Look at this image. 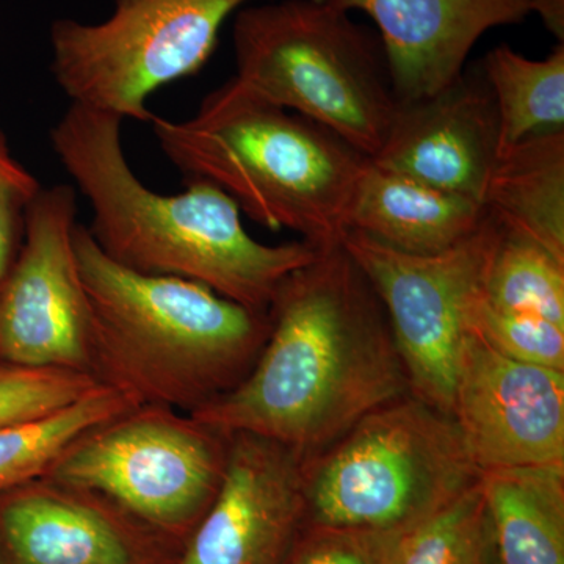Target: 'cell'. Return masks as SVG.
Instances as JSON below:
<instances>
[{
	"instance_id": "cell-19",
	"label": "cell",
	"mask_w": 564,
	"mask_h": 564,
	"mask_svg": "<svg viewBox=\"0 0 564 564\" xmlns=\"http://www.w3.org/2000/svg\"><path fill=\"white\" fill-rule=\"evenodd\" d=\"M480 70L496 104L499 154L538 133L563 131L564 43L541 61L500 44Z\"/></svg>"
},
{
	"instance_id": "cell-22",
	"label": "cell",
	"mask_w": 564,
	"mask_h": 564,
	"mask_svg": "<svg viewBox=\"0 0 564 564\" xmlns=\"http://www.w3.org/2000/svg\"><path fill=\"white\" fill-rule=\"evenodd\" d=\"M391 564H492L488 518L478 484L400 534Z\"/></svg>"
},
{
	"instance_id": "cell-24",
	"label": "cell",
	"mask_w": 564,
	"mask_h": 564,
	"mask_svg": "<svg viewBox=\"0 0 564 564\" xmlns=\"http://www.w3.org/2000/svg\"><path fill=\"white\" fill-rule=\"evenodd\" d=\"M467 332L514 361L564 372V326L497 310L486 303L480 292L470 306Z\"/></svg>"
},
{
	"instance_id": "cell-20",
	"label": "cell",
	"mask_w": 564,
	"mask_h": 564,
	"mask_svg": "<svg viewBox=\"0 0 564 564\" xmlns=\"http://www.w3.org/2000/svg\"><path fill=\"white\" fill-rule=\"evenodd\" d=\"M133 406L124 393L99 384L57 413L0 429V494L44 477L77 437Z\"/></svg>"
},
{
	"instance_id": "cell-27",
	"label": "cell",
	"mask_w": 564,
	"mask_h": 564,
	"mask_svg": "<svg viewBox=\"0 0 564 564\" xmlns=\"http://www.w3.org/2000/svg\"><path fill=\"white\" fill-rule=\"evenodd\" d=\"M530 6L547 32L564 43V0H530Z\"/></svg>"
},
{
	"instance_id": "cell-5",
	"label": "cell",
	"mask_w": 564,
	"mask_h": 564,
	"mask_svg": "<svg viewBox=\"0 0 564 564\" xmlns=\"http://www.w3.org/2000/svg\"><path fill=\"white\" fill-rule=\"evenodd\" d=\"M232 41L240 88L377 154L399 106L377 31L332 0H269L237 11Z\"/></svg>"
},
{
	"instance_id": "cell-1",
	"label": "cell",
	"mask_w": 564,
	"mask_h": 564,
	"mask_svg": "<svg viewBox=\"0 0 564 564\" xmlns=\"http://www.w3.org/2000/svg\"><path fill=\"white\" fill-rule=\"evenodd\" d=\"M269 315V337L250 373L193 417L307 458L411 393L383 303L343 243L322 245L289 274Z\"/></svg>"
},
{
	"instance_id": "cell-28",
	"label": "cell",
	"mask_w": 564,
	"mask_h": 564,
	"mask_svg": "<svg viewBox=\"0 0 564 564\" xmlns=\"http://www.w3.org/2000/svg\"><path fill=\"white\" fill-rule=\"evenodd\" d=\"M0 284H2V282H0Z\"/></svg>"
},
{
	"instance_id": "cell-21",
	"label": "cell",
	"mask_w": 564,
	"mask_h": 564,
	"mask_svg": "<svg viewBox=\"0 0 564 564\" xmlns=\"http://www.w3.org/2000/svg\"><path fill=\"white\" fill-rule=\"evenodd\" d=\"M481 295L497 310L564 326V261L532 240L499 229Z\"/></svg>"
},
{
	"instance_id": "cell-14",
	"label": "cell",
	"mask_w": 564,
	"mask_h": 564,
	"mask_svg": "<svg viewBox=\"0 0 564 564\" xmlns=\"http://www.w3.org/2000/svg\"><path fill=\"white\" fill-rule=\"evenodd\" d=\"M499 158V121L484 74L464 73L443 91L397 106L391 128L372 159L440 191L481 203Z\"/></svg>"
},
{
	"instance_id": "cell-26",
	"label": "cell",
	"mask_w": 564,
	"mask_h": 564,
	"mask_svg": "<svg viewBox=\"0 0 564 564\" xmlns=\"http://www.w3.org/2000/svg\"><path fill=\"white\" fill-rule=\"evenodd\" d=\"M41 188L36 177L11 155L0 132V282L20 251L25 214Z\"/></svg>"
},
{
	"instance_id": "cell-2",
	"label": "cell",
	"mask_w": 564,
	"mask_h": 564,
	"mask_svg": "<svg viewBox=\"0 0 564 564\" xmlns=\"http://www.w3.org/2000/svg\"><path fill=\"white\" fill-rule=\"evenodd\" d=\"M115 115L69 104L51 129V147L93 210L87 226L111 261L147 274L184 278L269 313L289 274L318 247L267 245L245 229L231 196L206 181H185L177 195L152 192L132 172Z\"/></svg>"
},
{
	"instance_id": "cell-4",
	"label": "cell",
	"mask_w": 564,
	"mask_h": 564,
	"mask_svg": "<svg viewBox=\"0 0 564 564\" xmlns=\"http://www.w3.org/2000/svg\"><path fill=\"white\" fill-rule=\"evenodd\" d=\"M184 181H206L265 228L322 247L347 231L367 158L332 131L256 98L232 79L209 93L191 120L150 122Z\"/></svg>"
},
{
	"instance_id": "cell-15",
	"label": "cell",
	"mask_w": 564,
	"mask_h": 564,
	"mask_svg": "<svg viewBox=\"0 0 564 564\" xmlns=\"http://www.w3.org/2000/svg\"><path fill=\"white\" fill-rule=\"evenodd\" d=\"M375 22L397 102L430 98L454 84L481 36L524 22L530 0H332Z\"/></svg>"
},
{
	"instance_id": "cell-16",
	"label": "cell",
	"mask_w": 564,
	"mask_h": 564,
	"mask_svg": "<svg viewBox=\"0 0 564 564\" xmlns=\"http://www.w3.org/2000/svg\"><path fill=\"white\" fill-rule=\"evenodd\" d=\"M485 220L477 199L386 172L367 159L348 207L347 231L410 254H436L469 239Z\"/></svg>"
},
{
	"instance_id": "cell-25",
	"label": "cell",
	"mask_w": 564,
	"mask_h": 564,
	"mask_svg": "<svg viewBox=\"0 0 564 564\" xmlns=\"http://www.w3.org/2000/svg\"><path fill=\"white\" fill-rule=\"evenodd\" d=\"M400 534L306 524L284 564H391Z\"/></svg>"
},
{
	"instance_id": "cell-13",
	"label": "cell",
	"mask_w": 564,
	"mask_h": 564,
	"mask_svg": "<svg viewBox=\"0 0 564 564\" xmlns=\"http://www.w3.org/2000/svg\"><path fill=\"white\" fill-rule=\"evenodd\" d=\"M165 543L98 494L46 477L0 494L9 564H162Z\"/></svg>"
},
{
	"instance_id": "cell-18",
	"label": "cell",
	"mask_w": 564,
	"mask_h": 564,
	"mask_svg": "<svg viewBox=\"0 0 564 564\" xmlns=\"http://www.w3.org/2000/svg\"><path fill=\"white\" fill-rule=\"evenodd\" d=\"M481 206L500 231L532 240L564 261V129L500 152Z\"/></svg>"
},
{
	"instance_id": "cell-10",
	"label": "cell",
	"mask_w": 564,
	"mask_h": 564,
	"mask_svg": "<svg viewBox=\"0 0 564 564\" xmlns=\"http://www.w3.org/2000/svg\"><path fill=\"white\" fill-rule=\"evenodd\" d=\"M77 223L73 185L43 187L29 206L20 251L0 284V361L91 375Z\"/></svg>"
},
{
	"instance_id": "cell-7",
	"label": "cell",
	"mask_w": 564,
	"mask_h": 564,
	"mask_svg": "<svg viewBox=\"0 0 564 564\" xmlns=\"http://www.w3.org/2000/svg\"><path fill=\"white\" fill-rule=\"evenodd\" d=\"M229 441L192 414L141 404L77 437L44 477L98 494L182 547L220 489Z\"/></svg>"
},
{
	"instance_id": "cell-9",
	"label": "cell",
	"mask_w": 564,
	"mask_h": 564,
	"mask_svg": "<svg viewBox=\"0 0 564 564\" xmlns=\"http://www.w3.org/2000/svg\"><path fill=\"white\" fill-rule=\"evenodd\" d=\"M497 236L486 215L469 239L436 254L393 250L356 231L340 239L383 303L411 393L448 415L467 317Z\"/></svg>"
},
{
	"instance_id": "cell-3",
	"label": "cell",
	"mask_w": 564,
	"mask_h": 564,
	"mask_svg": "<svg viewBox=\"0 0 564 564\" xmlns=\"http://www.w3.org/2000/svg\"><path fill=\"white\" fill-rule=\"evenodd\" d=\"M74 248L90 315L91 375L99 384L137 406L192 414L250 373L269 337V313L199 282L133 272L104 254L80 223Z\"/></svg>"
},
{
	"instance_id": "cell-12",
	"label": "cell",
	"mask_w": 564,
	"mask_h": 564,
	"mask_svg": "<svg viewBox=\"0 0 564 564\" xmlns=\"http://www.w3.org/2000/svg\"><path fill=\"white\" fill-rule=\"evenodd\" d=\"M303 463L276 441L231 433L220 489L173 564H284L306 525Z\"/></svg>"
},
{
	"instance_id": "cell-23",
	"label": "cell",
	"mask_w": 564,
	"mask_h": 564,
	"mask_svg": "<svg viewBox=\"0 0 564 564\" xmlns=\"http://www.w3.org/2000/svg\"><path fill=\"white\" fill-rule=\"evenodd\" d=\"M96 386L88 373L0 361V429L57 413Z\"/></svg>"
},
{
	"instance_id": "cell-8",
	"label": "cell",
	"mask_w": 564,
	"mask_h": 564,
	"mask_svg": "<svg viewBox=\"0 0 564 564\" xmlns=\"http://www.w3.org/2000/svg\"><path fill=\"white\" fill-rule=\"evenodd\" d=\"M252 0H113L99 22L51 24V73L70 104L151 122L148 99L196 76L225 22Z\"/></svg>"
},
{
	"instance_id": "cell-17",
	"label": "cell",
	"mask_w": 564,
	"mask_h": 564,
	"mask_svg": "<svg viewBox=\"0 0 564 564\" xmlns=\"http://www.w3.org/2000/svg\"><path fill=\"white\" fill-rule=\"evenodd\" d=\"M492 564H564V464L486 470Z\"/></svg>"
},
{
	"instance_id": "cell-6",
	"label": "cell",
	"mask_w": 564,
	"mask_h": 564,
	"mask_svg": "<svg viewBox=\"0 0 564 564\" xmlns=\"http://www.w3.org/2000/svg\"><path fill=\"white\" fill-rule=\"evenodd\" d=\"M306 524L402 534L478 484L452 415L406 393L303 463Z\"/></svg>"
},
{
	"instance_id": "cell-11",
	"label": "cell",
	"mask_w": 564,
	"mask_h": 564,
	"mask_svg": "<svg viewBox=\"0 0 564 564\" xmlns=\"http://www.w3.org/2000/svg\"><path fill=\"white\" fill-rule=\"evenodd\" d=\"M452 417L480 474L564 464V372L507 358L470 332Z\"/></svg>"
}]
</instances>
